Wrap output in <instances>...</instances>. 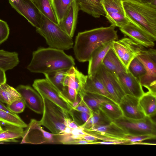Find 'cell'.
Here are the masks:
<instances>
[{
  "label": "cell",
  "mask_w": 156,
  "mask_h": 156,
  "mask_svg": "<svg viewBox=\"0 0 156 156\" xmlns=\"http://www.w3.org/2000/svg\"><path fill=\"white\" fill-rule=\"evenodd\" d=\"M0 101V109H2L9 113H13L10 111Z\"/></svg>",
  "instance_id": "f6af8a7d"
},
{
  "label": "cell",
  "mask_w": 156,
  "mask_h": 156,
  "mask_svg": "<svg viewBox=\"0 0 156 156\" xmlns=\"http://www.w3.org/2000/svg\"><path fill=\"white\" fill-rule=\"evenodd\" d=\"M80 10L98 18L105 16L102 0H76Z\"/></svg>",
  "instance_id": "ffe728a7"
},
{
  "label": "cell",
  "mask_w": 156,
  "mask_h": 156,
  "mask_svg": "<svg viewBox=\"0 0 156 156\" xmlns=\"http://www.w3.org/2000/svg\"><path fill=\"white\" fill-rule=\"evenodd\" d=\"M79 94L80 99L92 112L100 109V106L103 102L114 101L105 96L97 94L83 91Z\"/></svg>",
  "instance_id": "7402d4cb"
},
{
  "label": "cell",
  "mask_w": 156,
  "mask_h": 156,
  "mask_svg": "<svg viewBox=\"0 0 156 156\" xmlns=\"http://www.w3.org/2000/svg\"><path fill=\"white\" fill-rule=\"evenodd\" d=\"M144 64L146 73L139 79L143 87L147 91L156 94V51L150 48L142 51L136 57Z\"/></svg>",
  "instance_id": "52a82bcc"
},
{
  "label": "cell",
  "mask_w": 156,
  "mask_h": 156,
  "mask_svg": "<svg viewBox=\"0 0 156 156\" xmlns=\"http://www.w3.org/2000/svg\"><path fill=\"white\" fill-rule=\"evenodd\" d=\"M69 114L73 121L80 126L85 123L91 115L87 112L78 111L73 108Z\"/></svg>",
  "instance_id": "8d00e7d4"
},
{
  "label": "cell",
  "mask_w": 156,
  "mask_h": 156,
  "mask_svg": "<svg viewBox=\"0 0 156 156\" xmlns=\"http://www.w3.org/2000/svg\"><path fill=\"white\" fill-rule=\"evenodd\" d=\"M3 130V129L2 128L1 126V125L0 124V132L2 131Z\"/></svg>",
  "instance_id": "c3c4849f"
},
{
  "label": "cell",
  "mask_w": 156,
  "mask_h": 156,
  "mask_svg": "<svg viewBox=\"0 0 156 156\" xmlns=\"http://www.w3.org/2000/svg\"><path fill=\"white\" fill-rule=\"evenodd\" d=\"M75 60L63 50L50 47L40 48L33 51L27 67L33 73L44 74L59 70H66L74 66Z\"/></svg>",
  "instance_id": "7a4b0ae2"
},
{
  "label": "cell",
  "mask_w": 156,
  "mask_h": 156,
  "mask_svg": "<svg viewBox=\"0 0 156 156\" xmlns=\"http://www.w3.org/2000/svg\"><path fill=\"white\" fill-rule=\"evenodd\" d=\"M99 144H132V143L125 140H121L111 141H99Z\"/></svg>",
  "instance_id": "b9f144b4"
},
{
  "label": "cell",
  "mask_w": 156,
  "mask_h": 156,
  "mask_svg": "<svg viewBox=\"0 0 156 156\" xmlns=\"http://www.w3.org/2000/svg\"><path fill=\"white\" fill-rule=\"evenodd\" d=\"M32 86L42 97L55 104L69 113L72 106L62 95L45 78L35 80Z\"/></svg>",
  "instance_id": "30bf717a"
},
{
  "label": "cell",
  "mask_w": 156,
  "mask_h": 156,
  "mask_svg": "<svg viewBox=\"0 0 156 156\" xmlns=\"http://www.w3.org/2000/svg\"><path fill=\"white\" fill-rule=\"evenodd\" d=\"M5 71L0 69V85L6 83V78Z\"/></svg>",
  "instance_id": "ee69618b"
},
{
  "label": "cell",
  "mask_w": 156,
  "mask_h": 156,
  "mask_svg": "<svg viewBox=\"0 0 156 156\" xmlns=\"http://www.w3.org/2000/svg\"><path fill=\"white\" fill-rule=\"evenodd\" d=\"M115 27H101L78 33L73 47L76 58L80 62L88 61L93 52L106 43L117 40Z\"/></svg>",
  "instance_id": "6da1fadb"
},
{
  "label": "cell",
  "mask_w": 156,
  "mask_h": 156,
  "mask_svg": "<svg viewBox=\"0 0 156 156\" xmlns=\"http://www.w3.org/2000/svg\"><path fill=\"white\" fill-rule=\"evenodd\" d=\"M102 64L106 69L117 76L121 73L128 70L111 48L106 54Z\"/></svg>",
  "instance_id": "cb8c5ba5"
},
{
  "label": "cell",
  "mask_w": 156,
  "mask_h": 156,
  "mask_svg": "<svg viewBox=\"0 0 156 156\" xmlns=\"http://www.w3.org/2000/svg\"><path fill=\"white\" fill-rule=\"evenodd\" d=\"M66 70L58 71L44 75L45 78L62 95L68 103L66 97V89L63 85Z\"/></svg>",
  "instance_id": "f1b7e54d"
},
{
  "label": "cell",
  "mask_w": 156,
  "mask_h": 156,
  "mask_svg": "<svg viewBox=\"0 0 156 156\" xmlns=\"http://www.w3.org/2000/svg\"><path fill=\"white\" fill-rule=\"evenodd\" d=\"M112 42L103 44L93 52L88 61L87 75L88 76H93L95 75L106 54L111 48Z\"/></svg>",
  "instance_id": "d6986e66"
},
{
  "label": "cell",
  "mask_w": 156,
  "mask_h": 156,
  "mask_svg": "<svg viewBox=\"0 0 156 156\" xmlns=\"http://www.w3.org/2000/svg\"><path fill=\"white\" fill-rule=\"evenodd\" d=\"M105 16L111 24L121 28L129 21L126 16L123 0H102Z\"/></svg>",
  "instance_id": "7c38bea8"
},
{
  "label": "cell",
  "mask_w": 156,
  "mask_h": 156,
  "mask_svg": "<svg viewBox=\"0 0 156 156\" xmlns=\"http://www.w3.org/2000/svg\"><path fill=\"white\" fill-rule=\"evenodd\" d=\"M111 48L127 70L132 60L146 49L144 47L127 37L112 41Z\"/></svg>",
  "instance_id": "ba28073f"
},
{
  "label": "cell",
  "mask_w": 156,
  "mask_h": 156,
  "mask_svg": "<svg viewBox=\"0 0 156 156\" xmlns=\"http://www.w3.org/2000/svg\"><path fill=\"white\" fill-rule=\"evenodd\" d=\"M23 128L9 126L5 129L0 132V143L5 142H16V139L22 138Z\"/></svg>",
  "instance_id": "4dcf8cb0"
},
{
  "label": "cell",
  "mask_w": 156,
  "mask_h": 156,
  "mask_svg": "<svg viewBox=\"0 0 156 156\" xmlns=\"http://www.w3.org/2000/svg\"><path fill=\"white\" fill-rule=\"evenodd\" d=\"M0 96L3 102L7 105L21 98L20 94L16 89L6 83L0 85Z\"/></svg>",
  "instance_id": "1f68e13d"
},
{
  "label": "cell",
  "mask_w": 156,
  "mask_h": 156,
  "mask_svg": "<svg viewBox=\"0 0 156 156\" xmlns=\"http://www.w3.org/2000/svg\"><path fill=\"white\" fill-rule=\"evenodd\" d=\"M128 70L139 80L146 73V70L144 64L137 57L135 58L131 62Z\"/></svg>",
  "instance_id": "d590c367"
},
{
  "label": "cell",
  "mask_w": 156,
  "mask_h": 156,
  "mask_svg": "<svg viewBox=\"0 0 156 156\" xmlns=\"http://www.w3.org/2000/svg\"><path fill=\"white\" fill-rule=\"evenodd\" d=\"M122 3L129 20L156 37V5L137 0H123Z\"/></svg>",
  "instance_id": "3957f363"
},
{
  "label": "cell",
  "mask_w": 156,
  "mask_h": 156,
  "mask_svg": "<svg viewBox=\"0 0 156 156\" xmlns=\"http://www.w3.org/2000/svg\"><path fill=\"white\" fill-rule=\"evenodd\" d=\"M72 108L78 111L86 112L90 114L92 112L81 99L78 104Z\"/></svg>",
  "instance_id": "60d3db41"
},
{
  "label": "cell",
  "mask_w": 156,
  "mask_h": 156,
  "mask_svg": "<svg viewBox=\"0 0 156 156\" xmlns=\"http://www.w3.org/2000/svg\"><path fill=\"white\" fill-rule=\"evenodd\" d=\"M69 115L66 119V126L72 129H77L80 127V126L76 123Z\"/></svg>",
  "instance_id": "7bdbcfd3"
},
{
  "label": "cell",
  "mask_w": 156,
  "mask_h": 156,
  "mask_svg": "<svg viewBox=\"0 0 156 156\" xmlns=\"http://www.w3.org/2000/svg\"><path fill=\"white\" fill-rule=\"evenodd\" d=\"M11 6L36 29L41 27V14L33 0H19L17 4Z\"/></svg>",
  "instance_id": "4fadbf2b"
},
{
  "label": "cell",
  "mask_w": 156,
  "mask_h": 156,
  "mask_svg": "<svg viewBox=\"0 0 156 156\" xmlns=\"http://www.w3.org/2000/svg\"><path fill=\"white\" fill-rule=\"evenodd\" d=\"M19 62L17 53L0 49V69L5 71L11 69L17 66Z\"/></svg>",
  "instance_id": "83f0119b"
},
{
  "label": "cell",
  "mask_w": 156,
  "mask_h": 156,
  "mask_svg": "<svg viewBox=\"0 0 156 156\" xmlns=\"http://www.w3.org/2000/svg\"><path fill=\"white\" fill-rule=\"evenodd\" d=\"M156 135L152 134H142L133 135L126 134L124 139L132 143V144L136 142H140L145 140L155 139Z\"/></svg>",
  "instance_id": "f35d334b"
},
{
  "label": "cell",
  "mask_w": 156,
  "mask_h": 156,
  "mask_svg": "<svg viewBox=\"0 0 156 156\" xmlns=\"http://www.w3.org/2000/svg\"><path fill=\"white\" fill-rule=\"evenodd\" d=\"M19 1V0H9V3L11 5L17 4Z\"/></svg>",
  "instance_id": "7dc6e473"
},
{
  "label": "cell",
  "mask_w": 156,
  "mask_h": 156,
  "mask_svg": "<svg viewBox=\"0 0 156 156\" xmlns=\"http://www.w3.org/2000/svg\"><path fill=\"white\" fill-rule=\"evenodd\" d=\"M16 89L20 94L25 105L37 113H43L42 98L34 88L28 85H20Z\"/></svg>",
  "instance_id": "9a60e30c"
},
{
  "label": "cell",
  "mask_w": 156,
  "mask_h": 156,
  "mask_svg": "<svg viewBox=\"0 0 156 156\" xmlns=\"http://www.w3.org/2000/svg\"><path fill=\"white\" fill-rule=\"evenodd\" d=\"M83 91L103 95L113 101L103 83L96 74L91 77L87 76L86 81L83 87Z\"/></svg>",
  "instance_id": "d4e9b609"
},
{
  "label": "cell",
  "mask_w": 156,
  "mask_h": 156,
  "mask_svg": "<svg viewBox=\"0 0 156 156\" xmlns=\"http://www.w3.org/2000/svg\"><path fill=\"white\" fill-rule=\"evenodd\" d=\"M112 122L121 128L126 134L156 135V122L149 117L145 116L141 119H133L122 116Z\"/></svg>",
  "instance_id": "8992f818"
},
{
  "label": "cell",
  "mask_w": 156,
  "mask_h": 156,
  "mask_svg": "<svg viewBox=\"0 0 156 156\" xmlns=\"http://www.w3.org/2000/svg\"><path fill=\"white\" fill-rule=\"evenodd\" d=\"M0 122L8 126L26 128L27 125L16 114L10 113L0 109Z\"/></svg>",
  "instance_id": "836d02e7"
},
{
  "label": "cell",
  "mask_w": 156,
  "mask_h": 156,
  "mask_svg": "<svg viewBox=\"0 0 156 156\" xmlns=\"http://www.w3.org/2000/svg\"><path fill=\"white\" fill-rule=\"evenodd\" d=\"M119 29L124 35L145 48H152L154 46L156 37L130 21Z\"/></svg>",
  "instance_id": "5bb4252c"
},
{
  "label": "cell",
  "mask_w": 156,
  "mask_h": 156,
  "mask_svg": "<svg viewBox=\"0 0 156 156\" xmlns=\"http://www.w3.org/2000/svg\"><path fill=\"white\" fill-rule=\"evenodd\" d=\"M42 23L36 32L45 39L50 48L62 50H69L73 47L72 37L69 36L58 25L46 18L42 13Z\"/></svg>",
  "instance_id": "277c9868"
},
{
  "label": "cell",
  "mask_w": 156,
  "mask_h": 156,
  "mask_svg": "<svg viewBox=\"0 0 156 156\" xmlns=\"http://www.w3.org/2000/svg\"><path fill=\"white\" fill-rule=\"evenodd\" d=\"M7 105V108L12 112L15 114L23 112L25 107V104L22 98Z\"/></svg>",
  "instance_id": "74e56055"
},
{
  "label": "cell",
  "mask_w": 156,
  "mask_h": 156,
  "mask_svg": "<svg viewBox=\"0 0 156 156\" xmlns=\"http://www.w3.org/2000/svg\"><path fill=\"white\" fill-rule=\"evenodd\" d=\"M139 98L125 94L118 104L123 114V116L129 119H140L145 116L139 103Z\"/></svg>",
  "instance_id": "2e32d148"
},
{
  "label": "cell",
  "mask_w": 156,
  "mask_h": 156,
  "mask_svg": "<svg viewBox=\"0 0 156 156\" xmlns=\"http://www.w3.org/2000/svg\"><path fill=\"white\" fill-rule=\"evenodd\" d=\"M88 131H94L107 137L119 139H124L126 135L124 131L113 122L106 125L94 127Z\"/></svg>",
  "instance_id": "484cf974"
},
{
  "label": "cell",
  "mask_w": 156,
  "mask_h": 156,
  "mask_svg": "<svg viewBox=\"0 0 156 156\" xmlns=\"http://www.w3.org/2000/svg\"><path fill=\"white\" fill-rule=\"evenodd\" d=\"M58 25L74 0H51Z\"/></svg>",
  "instance_id": "e575fe53"
},
{
  "label": "cell",
  "mask_w": 156,
  "mask_h": 156,
  "mask_svg": "<svg viewBox=\"0 0 156 156\" xmlns=\"http://www.w3.org/2000/svg\"><path fill=\"white\" fill-rule=\"evenodd\" d=\"M69 76L68 86L66 87L75 90L78 94L83 91V87L87 75L79 71L74 66L67 70Z\"/></svg>",
  "instance_id": "44dd1931"
},
{
  "label": "cell",
  "mask_w": 156,
  "mask_h": 156,
  "mask_svg": "<svg viewBox=\"0 0 156 156\" xmlns=\"http://www.w3.org/2000/svg\"><path fill=\"white\" fill-rule=\"evenodd\" d=\"M96 75L101 80L113 101L119 104L125 94L117 76L106 69L102 64L98 69Z\"/></svg>",
  "instance_id": "8fae6325"
},
{
  "label": "cell",
  "mask_w": 156,
  "mask_h": 156,
  "mask_svg": "<svg viewBox=\"0 0 156 156\" xmlns=\"http://www.w3.org/2000/svg\"><path fill=\"white\" fill-rule=\"evenodd\" d=\"M41 126L39 121L31 119L24 131L20 143L39 144L55 143L57 135L46 131Z\"/></svg>",
  "instance_id": "9c48e42d"
},
{
  "label": "cell",
  "mask_w": 156,
  "mask_h": 156,
  "mask_svg": "<svg viewBox=\"0 0 156 156\" xmlns=\"http://www.w3.org/2000/svg\"><path fill=\"white\" fill-rule=\"evenodd\" d=\"M42 98L44 108L39 123L51 133L59 135L67 127L66 119L69 114L48 100Z\"/></svg>",
  "instance_id": "5b68a950"
},
{
  "label": "cell",
  "mask_w": 156,
  "mask_h": 156,
  "mask_svg": "<svg viewBox=\"0 0 156 156\" xmlns=\"http://www.w3.org/2000/svg\"><path fill=\"white\" fill-rule=\"evenodd\" d=\"M139 2L146 3L156 5V0H137Z\"/></svg>",
  "instance_id": "bcb514c9"
},
{
  "label": "cell",
  "mask_w": 156,
  "mask_h": 156,
  "mask_svg": "<svg viewBox=\"0 0 156 156\" xmlns=\"http://www.w3.org/2000/svg\"><path fill=\"white\" fill-rule=\"evenodd\" d=\"M139 105L145 116L152 117L156 112V94L145 92L139 99Z\"/></svg>",
  "instance_id": "603a6c76"
},
{
  "label": "cell",
  "mask_w": 156,
  "mask_h": 156,
  "mask_svg": "<svg viewBox=\"0 0 156 156\" xmlns=\"http://www.w3.org/2000/svg\"><path fill=\"white\" fill-rule=\"evenodd\" d=\"M43 15L53 22L58 24L51 0H33Z\"/></svg>",
  "instance_id": "d6a6232c"
},
{
  "label": "cell",
  "mask_w": 156,
  "mask_h": 156,
  "mask_svg": "<svg viewBox=\"0 0 156 156\" xmlns=\"http://www.w3.org/2000/svg\"><path fill=\"white\" fill-rule=\"evenodd\" d=\"M100 109L112 122L123 116L122 112L118 104L114 101L102 103Z\"/></svg>",
  "instance_id": "f546056e"
},
{
  "label": "cell",
  "mask_w": 156,
  "mask_h": 156,
  "mask_svg": "<svg viewBox=\"0 0 156 156\" xmlns=\"http://www.w3.org/2000/svg\"><path fill=\"white\" fill-rule=\"evenodd\" d=\"M9 30V28L7 22L0 19V44L8 39Z\"/></svg>",
  "instance_id": "ab89813d"
},
{
  "label": "cell",
  "mask_w": 156,
  "mask_h": 156,
  "mask_svg": "<svg viewBox=\"0 0 156 156\" xmlns=\"http://www.w3.org/2000/svg\"><path fill=\"white\" fill-rule=\"evenodd\" d=\"M117 77L125 94L140 98L145 93L139 79L128 70L119 73Z\"/></svg>",
  "instance_id": "e0dca14e"
},
{
  "label": "cell",
  "mask_w": 156,
  "mask_h": 156,
  "mask_svg": "<svg viewBox=\"0 0 156 156\" xmlns=\"http://www.w3.org/2000/svg\"><path fill=\"white\" fill-rule=\"evenodd\" d=\"M79 10L76 1L74 0L58 24L59 26L71 37L74 36Z\"/></svg>",
  "instance_id": "ac0fdd59"
},
{
  "label": "cell",
  "mask_w": 156,
  "mask_h": 156,
  "mask_svg": "<svg viewBox=\"0 0 156 156\" xmlns=\"http://www.w3.org/2000/svg\"><path fill=\"white\" fill-rule=\"evenodd\" d=\"M112 122V121L100 109L92 112L86 122L80 126L85 130H89L94 127L106 125Z\"/></svg>",
  "instance_id": "4316f807"
}]
</instances>
